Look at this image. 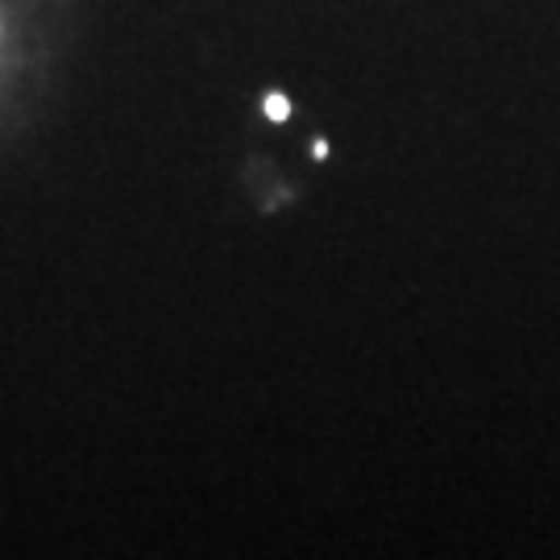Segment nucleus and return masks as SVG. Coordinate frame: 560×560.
<instances>
[{"label": "nucleus", "mask_w": 560, "mask_h": 560, "mask_svg": "<svg viewBox=\"0 0 560 560\" xmlns=\"http://www.w3.org/2000/svg\"><path fill=\"white\" fill-rule=\"evenodd\" d=\"M266 117H270V120H287V117H291V101H287L282 92L266 96Z\"/></svg>", "instance_id": "f257e3e1"}, {"label": "nucleus", "mask_w": 560, "mask_h": 560, "mask_svg": "<svg viewBox=\"0 0 560 560\" xmlns=\"http://www.w3.org/2000/svg\"><path fill=\"white\" fill-rule=\"evenodd\" d=\"M312 159H328V141H312Z\"/></svg>", "instance_id": "f03ea898"}]
</instances>
